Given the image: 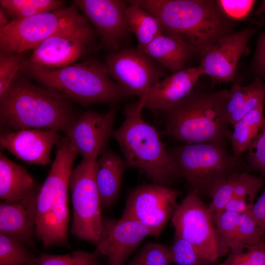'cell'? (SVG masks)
I'll list each match as a JSON object with an SVG mask.
<instances>
[{"mask_svg":"<svg viewBox=\"0 0 265 265\" xmlns=\"http://www.w3.org/2000/svg\"><path fill=\"white\" fill-rule=\"evenodd\" d=\"M251 89L241 106L226 120L232 126L244 115L257 106L265 104V83L255 78L251 83Z\"/></svg>","mask_w":265,"mask_h":265,"instance_id":"e575fe53","label":"cell"},{"mask_svg":"<svg viewBox=\"0 0 265 265\" xmlns=\"http://www.w3.org/2000/svg\"><path fill=\"white\" fill-rule=\"evenodd\" d=\"M229 94L226 89L209 91L195 88L171 106L153 112L163 123L164 134L175 141L225 145L231 141L232 132L224 116Z\"/></svg>","mask_w":265,"mask_h":265,"instance_id":"7a4b0ae2","label":"cell"},{"mask_svg":"<svg viewBox=\"0 0 265 265\" xmlns=\"http://www.w3.org/2000/svg\"><path fill=\"white\" fill-rule=\"evenodd\" d=\"M218 5L224 14L235 21L246 17L253 7L256 1L252 0H218Z\"/></svg>","mask_w":265,"mask_h":265,"instance_id":"8d00e7d4","label":"cell"},{"mask_svg":"<svg viewBox=\"0 0 265 265\" xmlns=\"http://www.w3.org/2000/svg\"><path fill=\"white\" fill-rule=\"evenodd\" d=\"M74 3L100 36L101 45L113 52L120 50L121 42L131 33L126 17L128 1L75 0Z\"/></svg>","mask_w":265,"mask_h":265,"instance_id":"4fadbf2b","label":"cell"},{"mask_svg":"<svg viewBox=\"0 0 265 265\" xmlns=\"http://www.w3.org/2000/svg\"><path fill=\"white\" fill-rule=\"evenodd\" d=\"M253 201L245 197L234 198L226 204L223 211L232 212L239 214L249 210L253 205Z\"/></svg>","mask_w":265,"mask_h":265,"instance_id":"b9f144b4","label":"cell"},{"mask_svg":"<svg viewBox=\"0 0 265 265\" xmlns=\"http://www.w3.org/2000/svg\"><path fill=\"white\" fill-rule=\"evenodd\" d=\"M8 13L0 7V30L4 28L9 23Z\"/></svg>","mask_w":265,"mask_h":265,"instance_id":"7bdbcfd3","label":"cell"},{"mask_svg":"<svg viewBox=\"0 0 265 265\" xmlns=\"http://www.w3.org/2000/svg\"><path fill=\"white\" fill-rule=\"evenodd\" d=\"M105 64L112 79L129 96L142 98L165 75L157 62L136 49H124L106 56Z\"/></svg>","mask_w":265,"mask_h":265,"instance_id":"7c38bea8","label":"cell"},{"mask_svg":"<svg viewBox=\"0 0 265 265\" xmlns=\"http://www.w3.org/2000/svg\"><path fill=\"white\" fill-rule=\"evenodd\" d=\"M202 76L198 66L172 73L155 83L144 95V107L154 112L171 106L190 94Z\"/></svg>","mask_w":265,"mask_h":265,"instance_id":"d6986e66","label":"cell"},{"mask_svg":"<svg viewBox=\"0 0 265 265\" xmlns=\"http://www.w3.org/2000/svg\"><path fill=\"white\" fill-rule=\"evenodd\" d=\"M184 179L200 196L211 197L232 173L244 171L245 165L236 159L225 145L212 143L183 144L168 150Z\"/></svg>","mask_w":265,"mask_h":265,"instance_id":"ba28073f","label":"cell"},{"mask_svg":"<svg viewBox=\"0 0 265 265\" xmlns=\"http://www.w3.org/2000/svg\"><path fill=\"white\" fill-rule=\"evenodd\" d=\"M250 212L265 236V191L253 204Z\"/></svg>","mask_w":265,"mask_h":265,"instance_id":"60d3db41","label":"cell"},{"mask_svg":"<svg viewBox=\"0 0 265 265\" xmlns=\"http://www.w3.org/2000/svg\"><path fill=\"white\" fill-rule=\"evenodd\" d=\"M144 96L127 106L121 125L112 136L118 143L128 167L138 169L153 183L171 187L180 179L170 155L156 129L142 117Z\"/></svg>","mask_w":265,"mask_h":265,"instance_id":"5b68a950","label":"cell"},{"mask_svg":"<svg viewBox=\"0 0 265 265\" xmlns=\"http://www.w3.org/2000/svg\"><path fill=\"white\" fill-rule=\"evenodd\" d=\"M249 26L223 37L211 46L199 56L198 66L202 75H208L215 82H234L239 61L249 39L256 33Z\"/></svg>","mask_w":265,"mask_h":265,"instance_id":"5bb4252c","label":"cell"},{"mask_svg":"<svg viewBox=\"0 0 265 265\" xmlns=\"http://www.w3.org/2000/svg\"><path fill=\"white\" fill-rule=\"evenodd\" d=\"M97 158H83L69 180L73 207L71 233L96 246L102 232V203L96 182Z\"/></svg>","mask_w":265,"mask_h":265,"instance_id":"9c48e42d","label":"cell"},{"mask_svg":"<svg viewBox=\"0 0 265 265\" xmlns=\"http://www.w3.org/2000/svg\"><path fill=\"white\" fill-rule=\"evenodd\" d=\"M127 168L125 160L111 150H106L97 159L95 177L102 207L108 208L117 199Z\"/></svg>","mask_w":265,"mask_h":265,"instance_id":"603a6c76","label":"cell"},{"mask_svg":"<svg viewBox=\"0 0 265 265\" xmlns=\"http://www.w3.org/2000/svg\"><path fill=\"white\" fill-rule=\"evenodd\" d=\"M265 12V0L262 1L260 6L257 9L256 13L261 14Z\"/></svg>","mask_w":265,"mask_h":265,"instance_id":"ee69618b","label":"cell"},{"mask_svg":"<svg viewBox=\"0 0 265 265\" xmlns=\"http://www.w3.org/2000/svg\"><path fill=\"white\" fill-rule=\"evenodd\" d=\"M26 59L23 53H0V97L7 90Z\"/></svg>","mask_w":265,"mask_h":265,"instance_id":"836d02e7","label":"cell"},{"mask_svg":"<svg viewBox=\"0 0 265 265\" xmlns=\"http://www.w3.org/2000/svg\"><path fill=\"white\" fill-rule=\"evenodd\" d=\"M251 68L255 77L265 83V33H260Z\"/></svg>","mask_w":265,"mask_h":265,"instance_id":"ab89813d","label":"cell"},{"mask_svg":"<svg viewBox=\"0 0 265 265\" xmlns=\"http://www.w3.org/2000/svg\"><path fill=\"white\" fill-rule=\"evenodd\" d=\"M168 246L149 242L141 247L125 265H170Z\"/></svg>","mask_w":265,"mask_h":265,"instance_id":"1f68e13d","label":"cell"},{"mask_svg":"<svg viewBox=\"0 0 265 265\" xmlns=\"http://www.w3.org/2000/svg\"><path fill=\"white\" fill-rule=\"evenodd\" d=\"M116 113V108L113 106L105 114L89 110L72 124L66 137L83 158H97L106 150L113 131Z\"/></svg>","mask_w":265,"mask_h":265,"instance_id":"2e32d148","label":"cell"},{"mask_svg":"<svg viewBox=\"0 0 265 265\" xmlns=\"http://www.w3.org/2000/svg\"><path fill=\"white\" fill-rule=\"evenodd\" d=\"M20 72L60 97L83 106L96 104L113 105L129 96L112 79L105 64L95 60L62 68L25 62Z\"/></svg>","mask_w":265,"mask_h":265,"instance_id":"277c9868","label":"cell"},{"mask_svg":"<svg viewBox=\"0 0 265 265\" xmlns=\"http://www.w3.org/2000/svg\"><path fill=\"white\" fill-rule=\"evenodd\" d=\"M180 190L154 183L129 191L121 219L133 220L145 226L150 236L158 238L178 205Z\"/></svg>","mask_w":265,"mask_h":265,"instance_id":"30bf717a","label":"cell"},{"mask_svg":"<svg viewBox=\"0 0 265 265\" xmlns=\"http://www.w3.org/2000/svg\"><path fill=\"white\" fill-rule=\"evenodd\" d=\"M246 153L249 168L265 176V129Z\"/></svg>","mask_w":265,"mask_h":265,"instance_id":"74e56055","label":"cell"},{"mask_svg":"<svg viewBox=\"0 0 265 265\" xmlns=\"http://www.w3.org/2000/svg\"><path fill=\"white\" fill-rule=\"evenodd\" d=\"M126 10L127 22L131 33L137 40L138 50L143 52L156 38L162 34L159 22L152 14L132 0H128Z\"/></svg>","mask_w":265,"mask_h":265,"instance_id":"484cf974","label":"cell"},{"mask_svg":"<svg viewBox=\"0 0 265 265\" xmlns=\"http://www.w3.org/2000/svg\"><path fill=\"white\" fill-rule=\"evenodd\" d=\"M60 0H0V7L15 18L33 16L62 7Z\"/></svg>","mask_w":265,"mask_h":265,"instance_id":"83f0119b","label":"cell"},{"mask_svg":"<svg viewBox=\"0 0 265 265\" xmlns=\"http://www.w3.org/2000/svg\"><path fill=\"white\" fill-rule=\"evenodd\" d=\"M78 154L66 136L60 139L55 158L39 191L35 235L45 248L68 244V188Z\"/></svg>","mask_w":265,"mask_h":265,"instance_id":"8992f818","label":"cell"},{"mask_svg":"<svg viewBox=\"0 0 265 265\" xmlns=\"http://www.w3.org/2000/svg\"><path fill=\"white\" fill-rule=\"evenodd\" d=\"M38 192L19 201L0 204V234L33 246L37 219Z\"/></svg>","mask_w":265,"mask_h":265,"instance_id":"ffe728a7","label":"cell"},{"mask_svg":"<svg viewBox=\"0 0 265 265\" xmlns=\"http://www.w3.org/2000/svg\"><path fill=\"white\" fill-rule=\"evenodd\" d=\"M264 105L254 108L233 126L231 142L233 156L240 159L265 129Z\"/></svg>","mask_w":265,"mask_h":265,"instance_id":"d4e9b609","label":"cell"},{"mask_svg":"<svg viewBox=\"0 0 265 265\" xmlns=\"http://www.w3.org/2000/svg\"><path fill=\"white\" fill-rule=\"evenodd\" d=\"M75 5L33 16L15 18L0 30V53H23L60 34L83 36L93 43L92 26Z\"/></svg>","mask_w":265,"mask_h":265,"instance_id":"52a82bcc","label":"cell"},{"mask_svg":"<svg viewBox=\"0 0 265 265\" xmlns=\"http://www.w3.org/2000/svg\"><path fill=\"white\" fill-rule=\"evenodd\" d=\"M251 89V84L241 85L234 82L229 90L230 94L224 108L225 120L242 105Z\"/></svg>","mask_w":265,"mask_h":265,"instance_id":"f35d334b","label":"cell"},{"mask_svg":"<svg viewBox=\"0 0 265 265\" xmlns=\"http://www.w3.org/2000/svg\"><path fill=\"white\" fill-rule=\"evenodd\" d=\"M171 264L176 265H211L213 264L205 257L191 243L176 234L168 246Z\"/></svg>","mask_w":265,"mask_h":265,"instance_id":"f546056e","label":"cell"},{"mask_svg":"<svg viewBox=\"0 0 265 265\" xmlns=\"http://www.w3.org/2000/svg\"><path fill=\"white\" fill-rule=\"evenodd\" d=\"M238 214L232 212L222 211L214 220L218 242L224 255L229 251H239L245 246L238 238Z\"/></svg>","mask_w":265,"mask_h":265,"instance_id":"4316f807","label":"cell"},{"mask_svg":"<svg viewBox=\"0 0 265 265\" xmlns=\"http://www.w3.org/2000/svg\"><path fill=\"white\" fill-rule=\"evenodd\" d=\"M71 102L18 74L0 97L1 128L50 129L67 133L77 119Z\"/></svg>","mask_w":265,"mask_h":265,"instance_id":"3957f363","label":"cell"},{"mask_svg":"<svg viewBox=\"0 0 265 265\" xmlns=\"http://www.w3.org/2000/svg\"><path fill=\"white\" fill-rule=\"evenodd\" d=\"M19 240L0 234V265H33L36 258Z\"/></svg>","mask_w":265,"mask_h":265,"instance_id":"f1b7e54d","label":"cell"},{"mask_svg":"<svg viewBox=\"0 0 265 265\" xmlns=\"http://www.w3.org/2000/svg\"><path fill=\"white\" fill-rule=\"evenodd\" d=\"M219 265H265V242L245 245L237 252L229 251Z\"/></svg>","mask_w":265,"mask_h":265,"instance_id":"d6a6232c","label":"cell"},{"mask_svg":"<svg viewBox=\"0 0 265 265\" xmlns=\"http://www.w3.org/2000/svg\"><path fill=\"white\" fill-rule=\"evenodd\" d=\"M80 35L60 34L40 44L25 62L51 68H62L74 63L93 45Z\"/></svg>","mask_w":265,"mask_h":265,"instance_id":"ac0fdd59","label":"cell"},{"mask_svg":"<svg viewBox=\"0 0 265 265\" xmlns=\"http://www.w3.org/2000/svg\"><path fill=\"white\" fill-rule=\"evenodd\" d=\"M237 231L239 242L244 245H251L263 241L265 236L250 210L238 214Z\"/></svg>","mask_w":265,"mask_h":265,"instance_id":"d590c367","label":"cell"},{"mask_svg":"<svg viewBox=\"0 0 265 265\" xmlns=\"http://www.w3.org/2000/svg\"><path fill=\"white\" fill-rule=\"evenodd\" d=\"M99 252L74 251L63 255L42 254L36 257L33 265H101Z\"/></svg>","mask_w":265,"mask_h":265,"instance_id":"4dcf8cb0","label":"cell"},{"mask_svg":"<svg viewBox=\"0 0 265 265\" xmlns=\"http://www.w3.org/2000/svg\"><path fill=\"white\" fill-rule=\"evenodd\" d=\"M143 52L172 73L185 69L191 57L196 54L181 38L162 34L153 40Z\"/></svg>","mask_w":265,"mask_h":265,"instance_id":"cb8c5ba5","label":"cell"},{"mask_svg":"<svg viewBox=\"0 0 265 265\" xmlns=\"http://www.w3.org/2000/svg\"><path fill=\"white\" fill-rule=\"evenodd\" d=\"M60 140L57 131L29 129L3 132L0 144L2 148L23 161L46 165L51 162V150Z\"/></svg>","mask_w":265,"mask_h":265,"instance_id":"e0dca14e","label":"cell"},{"mask_svg":"<svg viewBox=\"0 0 265 265\" xmlns=\"http://www.w3.org/2000/svg\"><path fill=\"white\" fill-rule=\"evenodd\" d=\"M154 16L162 34L178 37L199 55L220 39L234 32V21L217 0H132Z\"/></svg>","mask_w":265,"mask_h":265,"instance_id":"6da1fadb","label":"cell"},{"mask_svg":"<svg viewBox=\"0 0 265 265\" xmlns=\"http://www.w3.org/2000/svg\"><path fill=\"white\" fill-rule=\"evenodd\" d=\"M263 240L265 242V236L263 237Z\"/></svg>","mask_w":265,"mask_h":265,"instance_id":"f6af8a7d","label":"cell"},{"mask_svg":"<svg viewBox=\"0 0 265 265\" xmlns=\"http://www.w3.org/2000/svg\"><path fill=\"white\" fill-rule=\"evenodd\" d=\"M171 221L175 234L191 243L212 264L224 256L208 207L193 190L178 204Z\"/></svg>","mask_w":265,"mask_h":265,"instance_id":"8fae6325","label":"cell"},{"mask_svg":"<svg viewBox=\"0 0 265 265\" xmlns=\"http://www.w3.org/2000/svg\"><path fill=\"white\" fill-rule=\"evenodd\" d=\"M34 178L23 166L0 154V198L12 203L39 192Z\"/></svg>","mask_w":265,"mask_h":265,"instance_id":"7402d4cb","label":"cell"},{"mask_svg":"<svg viewBox=\"0 0 265 265\" xmlns=\"http://www.w3.org/2000/svg\"><path fill=\"white\" fill-rule=\"evenodd\" d=\"M149 230L133 220L103 219L102 232L96 250L104 256L108 265H125Z\"/></svg>","mask_w":265,"mask_h":265,"instance_id":"9a60e30c","label":"cell"},{"mask_svg":"<svg viewBox=\"0 0 265 265\" xmlns=\"http://www.w3.org/2000/svg\"><path fill=\"white\" fill-rule=\"evenodd\" d=\"M264 185V179L247 171H238L230 174L218 187L212 197L208 207L214 220L231 199L245 197L254 201Z\"/></svg>","mask_w":265,"mask_h":265,"instance_id":"44dd1931","label":"cell"}]
</instances>
